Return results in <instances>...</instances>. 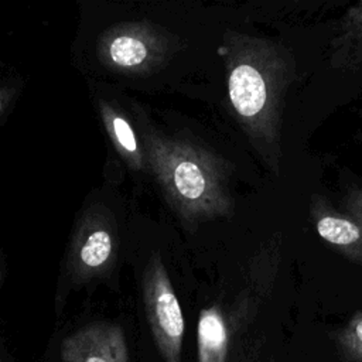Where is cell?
<instances>
[{
	"instance_id": "cell-12",
	"label": "cell",
	"mask_w": 362,
	"mask_h": 362,
	"mask_svg": "<svg viewBox=\"0 0 362 362\" xmlns=\"http://www.w3.org/2000/svg\"><path fill=\"white\" fill-rule=\"evenodd\" d=\"M346 214L362 225V185L351 188L344 199Z\"/></svg>"
},
{
	"instance_id": "cell-10",
	"label": "cell",
	"mask_w": 362,
	"mask_h": 362,
	"mask_svg": "<svg viewBox=\"0 0 362 362\" xmlns=\"http://www.w3.org/2000/svg\"><path fill=\"white\" fill-rule=\"evenodd\" d=\"M99 109H100V116L103 119L105 127L112 141L115 143L116 148L120 151V154L127 160V163L133 168L140 170L146 161V157L143 151H140V146L137 143L136 134L130 123L105 102L99 103Z\"/></svg>"
},
{
	"instance_id": "cell-3",
	"label": "cell",
	"mask_w": 362,
	"mask_h": 362,
	"mask_svg": "<svg viewBox=\"0 0 362 362\" xmlns=\"http://www.w3.org/2000/svg\"><path fill=\"white\" fill-rule=\"evenodd\" d=\"M143 298L148 325L164 362H181L184 315L158 255H153L146 267Z\"/></svg>"
},
{
	"instance_id": "cell-2",
	"label": "cell",
	"mask_w": 362,
	"mask_h": 362,
	"mask_svg": "<svg viewBox=\"0 0 362 362\" xmlns=\"http://www.w3.org/2000/svg\"><path fill=\"white\" fill-rule=\"evenodd\" d=\"M144 157L174 209L188 222L226 216L232 209L223 163L209 150L175 137L144 136Z\"/></svg>"
},
{
	"instance_id": "cell-6",
	"label": "cell",
	"mask_w": 362,
	"mask_h": 362,
	"mask_svg": "<svg viewBox=\"0 0 362 362\" xmlns=\"http://www.w3.org/2000/svg\"><path fill=\"white\" fill-rule=\"evenodd\" d=\"M310 212L320 238L349 260L362 264V225L351 215L337 212L320 195H313Z\"/></svg>"
},
{
	"instance_id": "cell-9",
	"label": "cell",
	"mask_w": 362,
	"mask_h": 362,
	"mask_svg": "<svg viewBox=\"0 0 362 362\" xmlns=\"http://www.w3.org/2000/svg\"><path fill=\"white\" fill-rule=\"evenodd\" d=\"M197 339L199 362H225L228 352V329L216 307L201 311Z\"/></svg>"
},
{
	"instance_id": "cell-5",
	"label": "cell",
	"mask_w": 362,
	"mask_h": 362,
	"mask_svg": "<svg viewBox=\"0 0 362 362\" xmlns=\"http://www.w3.org/2000/svg\"><path fill=\"white\" fill-rule=\"evenodd\" d=\"M61 358L64 362H129V349L119 325L96 322L66 337Z\"/></svg>"
},
{
	"instance_id": "cell-11",
	"label": "cell",
	"mask_w": 362,
	"mask_h": 362,
	"mask_svg": "<svg viewBox=\"0 0 362 362\" xmlns=\"http://www.w3.org/2000/svg\"><path fill=\"white\" fill-rule=\"evenodd\" d=\"M335 344L341 362H362V311L337 332Z\"/></svg>"
},
{
	"instance_id": "cell-13",
	"label": "cell",
	"mask_w": 362,
	"mask_h": 362,
	"mask_svg": "<svg viewBox=\"0 0 362 362\" xmlns=\"http://www.w3.org/2000/svg\"><path fill=\"white\" fill-rule=\"evenodd\" d=\"M1 107H3V95L0 93V110H1Z\"/></svg>"
},
{
	"instance_id": "cell-1",
	"label": "cell",
	"mask_w": 362,
	"mask_h": 362,
	"mask_svg": "<svg viewBox=\"0 0 362 362\" xmlns=\"http://www.w3.org/2000/svg\"><path fill=\"white\" fill-rule=\"evenodd\" d=\"M232 110L267 165L279 171L284 96L294 79L291 57L276 42L228 34L223 45Z\"/></svg>"
},
{
	"instance_id": "cell-7",
	"label": "cell",
	"mask_w": 362,
	"mask_h": 362,
	"mask_svg": "<svg viewBox=\"0 0 362 362\" xmlns=\"http://www.w3.org/2000/svg\"><path fill=\"white\" fill-rule=\"evenodd\" d=\"M113 252L115 243L110 230L99 222H90L81 229L76 238L71 264L81 277H90L107 267Z\"/></svg>"
},
{
	"instance_id": "cell-4",
	"label": "cell",
	"mask_w": 362,
	"mask_h": 362,
	"mask_svg": "<svg viewBox=\"0 0 362 362\" xmlns=\"http://www.w3.org/2000/svg\"><path fill=\"white\" fill-rule=\"evenodd\" d=\"M171 42L167 35L146 23H126L106 31L98 55L109 69L127 74H146L164 64Z\"/></svg>"
},
{
	"instance_id": "cell-8",
	"label": "cell",
	"mask_w": 362,
	"mask_h": 362,
	"mask_svg": "<svg viewBox=\"0 0 362 362\" xmlns=\"http://www.w3.org/2000/svg\"><path fill=\"white\" fill-rule=\"evenodd\" d=\"M331 62L338 68L356 69L362 65V1L352 6L339 23L332 40Z\"/></svg>"
}]
</instances>
